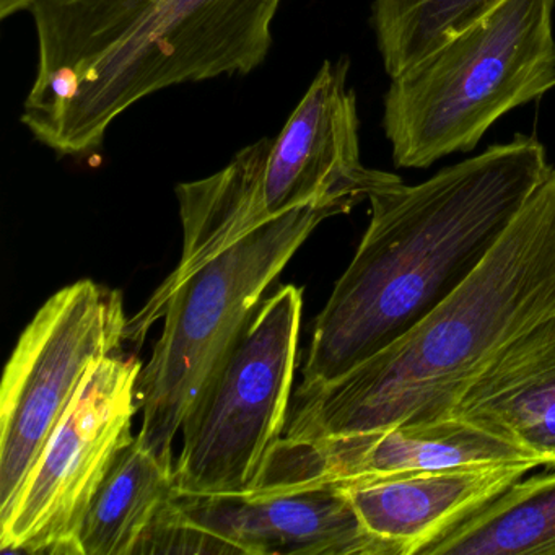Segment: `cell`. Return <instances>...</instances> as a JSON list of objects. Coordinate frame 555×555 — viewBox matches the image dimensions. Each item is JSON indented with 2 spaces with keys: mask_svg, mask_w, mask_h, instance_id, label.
Instances as JSON below:
<instances>
[{
  "mask_svg": "<svg viewBox=\"0 0 555 555\" xmlns=\"http://www.w3.org/2000/svg\"><path fill=\"white\" fill-rule=\"evenodd\" d=\"M551 168L544 145L518 135L370 194L369 229L314 321L298 388L340 378L417 326L486 261Z\"/></svg>",
  "mask_w": 555,
  "mask_h": 555,
  "instance_id": "6da1fadb",
  "label": "cell"
},
{
  "mask_svg": "<svg viewBox=\"0 0 555 555\" xmlns=\"http://www.w3.org/2000/svg\"><path fill=\"white\" fill-rule=\"evenodd\" d=\"M284 0H34L37 74L21 121L60 157L102 147L142 100L264 64Z\"/></svg>",
  "mask_w": 555,
  "mask_h": 555,
  "instance_id": "7a4b0ae2",
  "label": "cell"
},
{
  "mask_svg": "<svg viewBox=\"0 0 555 555\" xmlns=\"http://www.w3.org/2000/svg\"><path fill=\"white\" fill-rule=\"evenodd\" d=\"M555 311V168L477 271L401 339L334 382L298 388L284 437L318 440L450 415L483 366Z\"/></svg>",
  "mask_w": 555,
  "mask_h": 555,
  "instance_id": "3957f363",
  "label": "cell"
},
{
  "mask_svg": "<svg viewBox=\"0 0 555 555\" xmlns=\"http://www.w3.org/2000/svg\"><path fill=\"white\" fill-rule=\"evenodd\" d=\"M555 0H502L391 77L383 129L399 168L474 151L506 113L555 87Z\"/></svg>",
  "mask_w": 555,
  "mask_h": 555,
  "instance_id": "277c9868",
  "label": "cell"
},
{
  "mask_svg": "<svg viewBox=\"0 0 555 555\" xmlns=\"http://www.w3.org/2000/svg\"><path fill=\"white\" fill-rule=\"evenodd\" d=\"M336 207L291 210L210 259L165 305L160 339L138 382V440L173 463L184 421L261 307L262 295Z\"/></svg>",
  "mask_w": 555,
  "mask_h": 555,
  "instance_id": "5b68a950",
  "label": "cell"
},
{
  "mask_svg": "<svg viewBox=\"0 0 555 555\" xmlns=\"http://www.w3.org/2000/svg\"><path fill=\"white\" fill-rule=\"evenodd\" d=\"M304 288L262 300L227 362L184 421L178 493L246 495L284 437L298 362Z\"/></svg>",
  "mask_w": 555,
  "mask_h": 555,
  "instance_id": "8992f818",
  "label": "cell"
},
{
  "mask_svg": "<svg viewBox=\"0 0 555 555\" xmlns=\"http://www.w3.org/2000/svg\"><path fill=\"white\" fill-rule=\"evenodd\" d=\"M121 292L83 279L48 298L28 323L0 388V519L89 373L126 343Z\"/></svg>",
  "mask_w": 555,
  "mask_h": 555,
  "instance_id": "52a82bcc",
  "label": "cell"
},
{
  "mask_svg": "<svg viewBox=\"0 0 555 555\" xmlns=\"http://www.w3.org/2000/svg\"><path fill=\"white\" fill-rule=\"evenodd\" d=\"M142 363L121 352L83 382L31 467L11 513L0 519V551L79 555V529L139 412Z\"/></svg>",
  "mask_w": 555,
  "mask_h": 555,
  "instance_id": "ba28073f",
  "label": "cell"
},
{
  "mask_svg": "<svg viewBox=\"0 0 555 555\" xmlns=\"http://www.w3.org/2000/svg\"><path fill=\"white\" fill-rule=\"evenodd\" d=\"M349 60L324 61L304 99L272 139L256 178L268 222L307 206L347 214L370 194L398 183L360 158L359 112L349 87Z\"/></svg>",
  "mask_w": 555,
  "mask_h": 555,
  "instance_id": "9c48e42d",
  "label": "cell"
},
{
  "mask_svg": "<svg viewBox=\"0 0 555 555\" xmlns=\"http://www.w3.org/2000/svg\"><path fill=\"white\" fill-rule=\"evenodd\" d=\"M476 464L541 466L508 441L456 417L318 440L282 438L251 493H282Z\"/></svg>",
  "mask_w": 555,
  "mask_h": 555,
  "instance_id": "30bf717a",
  "label": "cell"
},
{
  "mask_svg": "<svg viewBox=\"0 0 555 555\" xmlns=\"http://www.w3.org/2000/svg\"><path fill=\"white\" fill-rule=\"evenodd\" d=\"M181 512L238 555H396L360 521L346 490L318 486L282 493L183 495Z\"/></svg>",
  "mask_w": 555,
  "mask_h": 555,
  "instance_id": "8fae6325",
  "label": "cell"
},
{
  "mask_svg": "<svg viewBox=\"0 0 555 555\" xmlns=\"http://www.w3.org/2000/svg\"><path fill=\"white\" fill-rule=\"evenodd\" d=\"M531 469L476 464L337 486L346 490L369 532L388 542L396 555H422Z\"/></svg>",
  "mask_w": 555,
  "mask_h": 555,
  "instance_id": "7c38bea8",
  "label": "cell"
},
{
  "mask_svg": "<svg viewBox=\"0 0 555 555\" xmlns=\"http://www.w3.org/2000/svg\"><path fill=\"white\" fill-rule=\"evenodd\" d=\"M448 417L555 467V311L509 340L467 385Z\"/></svg>",
  "mask_w": 555,
  "mask_h": 555,
  "instance_id": "4fadbf2b",
  "label": "cell"
},
{
  "mask_svg": "<svg viewBox=\"0 0 555 555\" xmlns=\"http://www.w3.org/2000/svg\"><path fill=\"white\" fill-rule=\"evenodd\" d=\"M178 495L175 464L135 438L106 476L79 529V555H135Z\"/></svg>",
  "mask_w": 555,
  "mask_h": 555,
  "instance_id": "5bb4252c",
  "label": "cell"
},
{
  "mask_svg": "<svg viewBox=\"0 0 555 555\" xmlns=\"http://www.w3.org/2000/svg\"><path fill=\"white\" fill-rule=\"evenodd\" d=\"M422 555H555V467L519 479Z\"/></svg>",
  "mask_w": 555,
  "mask_h": 555,
  "instance_id": "9a60e30c",
  "label": "cell"
},
{
  "mask_svg": "<svg viewBox=\"0 0 555 555\" xmlns=\"http://www.w3.org/2000/svg\"><path fill=\"white\" fill-rule=\"evenodd\" d=\"M502 0H373L372 27L389 79L466 30Z\"/></svg>",
  "mask_w": 555,
  "mask_h": 555,
  "instance_id": "2e32d148",
  "label": "cell"
},
{
  "mask_svg": "<svg viewBox=\"0 0 555 555\" xmlns=\"http://www.w3.org/2000/svg\"><path fill=\"white\" fill-rule=\"evenodd\" d=\"M238 554L235 547L191 521L177 503V496L162 509L145 534L135 555Z\"/></svg>",
  "mask_w": 555,
  "mask_h": 555,
  "instance_id": "e0dca14e",
  "label": "cell"
},
{
  "mask_svg": "<svg viewBox=\"0 0 555 555\" xmlns=\"http://www.w3.org/2000/svg\"><path fill=\"white\" fill-rule=\"evenodd\" d=\"M34 0H0V18L14 17L21 12H27Z\"/></svg>",
  "mask_w": 555,
  "mask_h": 555,
  "instance_id": "ac0fdd59",
  "label": "cell"
}]
</instances>
